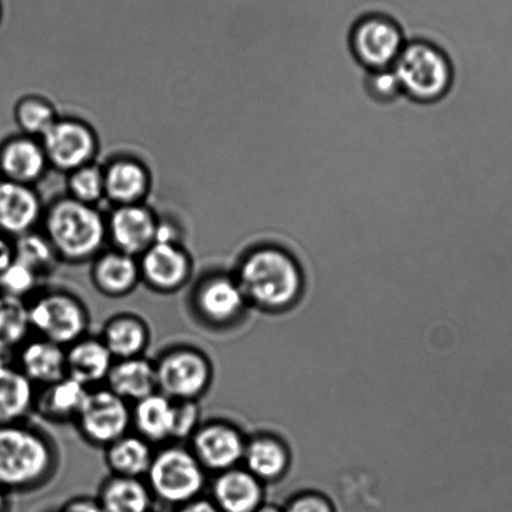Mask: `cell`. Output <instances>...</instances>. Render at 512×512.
Wrapping results in <instances>:
<instances>
[{
  "instance_id": "1",
  "label": "cell",
  "mask_w": 512,
  "mask_h": 512,
  "mask_svg": "<svg viewBox=\"0 0 512 512\" xmlns=\"http://www.w3.org/2000/svg\"><path fill=\"white\" fill-rule=\"evenodd\" d=\"M235 277L247 302L263 310H285L301 296L300 263L278 246H260L246 253Z\"/></svg>"
},
{
  "instance_id": "2",
  "label": "cell",
  "mask_w": 512,
  "mask_h": 512,
  "mask_svg": "<svg viewBox=\"0 0 512 512\" xmlns=\"http://www.w3.org/2000/svg\"><path fill=\"white\" fill-rule=\"evenodd\" d=\"M58 455L52 441L26 422L0 425V487L21 492L51 479Z\"/></svg>"
},
{
  "instance_id": "3",
  "label": "cell",
  "mask_w": 512,
  "mask_h": 512,
  "mask_svg": "<svg viewBox=\"0 0 512 512\" xmlns=\"http://www.w3.org/2000/svg\"><path fill=\"white\" fill-rule=\"evenodd\" d=\"M44 226L59 260L83 263L96 258L107 240V221L96 207L71 197L54 202Z\"/></svg>"
},
{
  "instance_id": "4",
  "label": "cell",
  "mask_w": 512,
  "mask_h": 512,
  "mask_svg": "<svg viewBox=\"0 0 512 512\" xmlns=\"http://www.w3.org/2000/svg\"><path fill=\"white\" fill-rule=\"evenodd\" d=\"M402 94L420 103L439 101L450 91L452 66L442 49L427 41L406 43L395 63Z\"/></svg>"
},
{
  "instance_id": "5",
  "label": "cell",
  "mask_w": 512,
  "mask_h": 512,
  "mask_svg": "<svg viewBox=\"0 0 512 512\" xmlns=\"http://www.w3.org/2000/svg\"><path fill=\"white\" fill-rule=\"evenodd\" d=\"M144 479L154 499L182 506L201 496L207 484V472L190 449L172 445L154 452Z\"/></svg>"
},
{
  "instance_id": "6",
  "label": "cell",
  "mask_w": 512,
  "mask_h": 512,
  "mask_svg": "<svg viewBox=\"0 0 512 512\" xmlns=\"http://www.w3.org/2000/svg\"><path fill=\"white\" fill-rule=\"evenodd\" d=\"M31 331L59 346L68 347L87 336L89 315L86 306L72 293L53 290L27 301Z\"/></svg>"
},
{
  "instance_id": "7",
  "label": "cell",
  "mask_w": 512,
  "mask_h": 512,
  "mask_svg": "<svg viewBox=\"0 0 512 512\" xmlns=\"http://www.w3.org/2000/svg\"><path fill=\"white\" fill-rule=\"evenodd\" d=\"M158 392L172 401H198L210 389L213 367L202 351L180 346L154 362Z\"/></svg>"
},
{
  "instance_id": "8",
  "label": "cell",
  "mask_w": 512,
  "mask_h": 512,
  "mask_svg": "<svg viewBox=\"0 0 512 512\" xmlns=\"http://www.w3.org/2000/svg\"><path fill=\"white\" fill-rule=\"evenodd\" d=\"M352 54L369 72L392 69L406 46L399 23L385 14L362 17L351 29Z\"/></svg>"
},
{
  "instance_id": "9",
  "label": "cell",
  "mask_w": 512,
  "mask_h": 512,
  "mask_svg": "<svg viewBox=\"0 0 512 512\" xmlns=\"http://www.w3.org/2000/svg\"><path fill=\"white\" fill-rule=\"evenodd\" d=\"M74 422L89 444L106 447L129 434L132 409L108 387H96L88 391Z\"/></svg>"
},
{
  "instance_id": "10",
  "label": "cell",
  "mask_w": 512,
  "mask_h": 512,
  "mask_svg": "<svg viewBox=\"0 0 512 512\" xmlns=\"http://www.w3.org/2000/svg\"><path fill=\"white\" fill-rule=\"evenodd\" d=\"M41 143L49 166L67 173L93 163L98 151L96 133L74 118H58Z\"/></svg>"
},
{
  "instance_id": "11",
  "label": "cell",
  "mask_w": 512,
  "mask_h": 512,
  "mask_svg": "<svg viewBox=\"0 0 512 512\" xmlns=\"http://www.w3.org/2000/svg\"><path fill=\"white\" fill-rule=\"evenodd\" d=\"M190 441V450L203 469L216 475L238 467L247 444L242 432L225 421L201 424Z\"/></svg>"
},
{
  "instance_id": "12",
  "label": "cell",
  "mask_w": 512,
  "mask_h": 512,
  "mask_svg": "<svg viewBox=\"0 0 512 512\" xmlns=\"http://www.w3.org/2000/svg\"><path fill=\"white\" fill-rule=\"evenodd\" d=\"M247 298L236 277L208 276L196 288L193 306L203 322L215 327H226L240 320L247 306Z\"/></svg>"
},
{
  "instance_id": "13",
  "label": "cell",
  "mask_w": 512,
  "mask_h": 512,
  "mask_svg": "<svg viewBox=\"0 0 512 512\" xmlns=\"http://www.w3.org/2000/svg\"><path fill=\"white\" fill-rule=\"evenodd\" d=\"M138 263L141 281L158 293L180 291L192 275L191 257L178 243H153Z\"/></svg>"
},
{
  "instance_id": "14",
  "label": "cell",
  "mask_w": 512,
  "mask_h": 512,
  "mask_svg": "<svg viewBox=\"0 0 512 512\" xmlns=\"http://www.w3.org/2000/svg\"><path fill=\"white\" fill-rule=\"evenodd\" d=\"M157 217L142 203L117 206L107 220V237L114 250L138 258L154 243Z\"/></svg>"
},
{
  "instance_id": "15",
  "label": "cell",
  "mask_w": 512,
  "mask_h": 512,
  "mask_svg": "<svg viewBox=\"0 0 512 512\" xmlns=\"http://www.w3.org/2000/svg\"><path fill=\"white\" fill-rule=\"evenodd\" d=\"M42 216V201L32 186L0 177V233L17 240L32 232Z\"/></svg>"
},
{
  "instance_id": "16",
  "label": "cell",
  "mask_w": 512,
  "mask_h": 512,
  "mask_svg": "<svg viewBox=\"0 0 512 512\" xmlns=\"http://www.w3.org/2000/svg\"><path fill=\"white\" fill-rule=\"evenodd\" d=\"M49 162L41 139L19 134L0 143V177L33 186L46 175Z\"/></svg>"
},
{
  "instance_id": "17",
  "label": "cell",
  "mask_w": 512,
  "mask_h": 512,
  "mask_svg": "<svg viewBox=\"0 0 512 512\" xmlns=\"http://www.w3.org/2000/svg\"><path fill=\"white\" fill-rule=\"evenodd\" d=\"M16 355L18 369L34 386L52 385L67 377L66 347L46 338H28Z\"/></svg>"
},
{
  "instance_id": "18",
  "label": "cell",
  "mask_w": 512,
  "mask_h": 512,
  "mask_svg": "<svg viewBox=\"0 0 512 512\" xmlns=\"http://www.w3.org/2000/svg\"><path fill=\"white\" fill-rule=\"evenodd\" d=\"M211 492L221 512H255L263 504L262 482L240 466L217 474Z\"/></svg>"
},
{
  "instance_id": "19",
  "label": "cell",
  "mask_w": 512,
  "mask_h": 512,
  "mask_svg": "<svg viewBox=\"0 0 512 512\" xmlns=\"http://www.w3.org/2000/svg\"><path fill=\"white\" fill-rule=\"evenodd\" d=\"M92 282L107 297H124L136 290L141 281L138 258L117 250L99 253L94 258Z\"/></svg>"
},
{
  "instance_id": "20",
  "label": "cell",
  "mask_w": 512,
  "mask_h": 512,
  "mask_svg": "<svg viewBox=\"0 0 512 512\" xmlns=\"http://www.w3.org/2000/svg\"><path fill=\"white\" fill-rule=\"evenodd\" d=\"M114 361L99 337L84 336L66 347L67 377L87 389L106 382Z\"/></svg>"
},
{
  "instance_id": "21",
  "label": "cell",
  "mask_w": 512,
  "mask_h": 512,
  "mask_svg": "<svg viewBox=\"0 0 512 512\" xmlns=\"http://www.w3.org/2000/svg\"><path fill=\"white\" fill-rule=\"evenodd\" d=\"M104 192L117 206L142 203L151 188L148 169L137 159H114L103 168Z\"/></svg>"
},
{
  "instance_id": "22",
  "label": "cell",
  "mask_w": 512,
  "mask_h": 512,
  "mask_svg": "<svg viewBox=\"0 0 512 512\" xmlns=\"http://www.w3.org/2000/svg\"><path fill=\"white\" fill-rule=\"evenodd\" d=\"M106 384L109 390L128 404H136L158 392L156 364L144 356L116 360Z\"/></svg>"
},
{
  "instance_id": "23",
  "label": "cell",
  "mask_w": 512,
  "mask_h": 512,
  "mask_svg": "<svg viewBox=\"0 0 512 512\" xmlns=\"http://www.w3.org/2000/svg\"><path fill=\"white\" fill-rule=\"evenodd\" d=\"M36 394V386L13 360H0V425L26 420L34 410Z\"/></svg>"
},
{
  "instance_id": "24",
  "label": "cell",
  "mask_w": 512,
  "mask_h": 512,
  "mask_svg": "<svg viewBox=\"0 0 512 512\" xmlns=\"http://www.w3.org/2000/svg\"><path fill=\"white\" fill-rule=\"evenodd\" d=\"M99 338L114 360H126L143 356L151 341V332L141 317L122 313L109 318Z\"/></svg>"
},
{
  "instance_id": "25",
  "label": "cell",
  "mask_w": 512,
  "mask_h": 512,
  "mask_svg": "<svg viewBox=\"0 0 512 512\" xmlns=\"http://www.w3.org/2000/svg\"><path fill=\"white\" fill-rule=\"evenodd\" d=\"M89 390L71 377H66L52 385L43 386L42 391L37 392L34 410L48 421H74Z\"/></svg>"
},
{
  "instance_id": "26",
  "label": "cell",
  "mask_w": 512,
  "mask_h": 512,
  "mask_svg": "<svg viewBox=\"0 0 512 512\" xmlns=\"http://www.w3.org/2000/svg\"><path fill=\"white\" fill-rule=\"evenodd\" d=\"M173 410L175 401L169 400L161 392H154L133 404L132 427L149 444H163L172 440Z\"/></svg>"
},
{
  "instance_id": "27",
  "label": "cell",
  "mask_w": 512,
  "mask_h": 512,
  "mask_svg": "<svg viewBox=\"0 0 512 512\" xmlns=\"http://www.w3.org/2000/svg\"><path fill=\"white\" fill-rule=\"evenodd\" d=\"M104 461L112 476L143 479L151 467L154 451L137 434H127L104 447Z\"/></svg>"
},
{
  "instance_id": "28",
  "label": "cell",
  "mask_w": 512,
  "mask_h": 512,
  "mask_svg": "<svg viewBox=\"0 0 512 512\" xmlns=\"http://www.w3.org/2000/svg\"><path fill=\"white\" fill-rule=\"evenodd\" d=\"M154 497L147 482L132 477H108L99 491L104 512H151Z\"/></svg>"
},
{
  "instance_id": "29",
  "label": "cell",
  "mask_w": 512,
  "mask_h": 512,
  "mask_svg": "<svg viewBox=\"0 0 512 512\" xmlns=\"http://www.w3.org/2000/svg\"><path fill=\"white\" fill-rule=\"evenodd\" d=\"M245 469L261 482L280 479L285 474L290 456L286 446L276 437L261 435L247 441L243 455Z\"/></svg>"
},
{
  "instance_id": "30",
  "label": "cell",
  "mask_w": 512,
  "mask_h": 512,
  "mask_svg": "<svg viewBox=\"0 0 512 512\" xmlns=\"http://www.w3.org/2000/svg\"><path fill=\"white\" fill-rule=\"evenodd\" d=\"M31 332L27 301L0 292V360H12Z\"/></svg>"
},
{
  "instance_id": "31",
  "label": "cell",
  "mask_w": 512,
  "mask_h": 512,
  "mask_svg": "<svg viewBox=\"0 0 512 512\" xmlns=\"http://www.w3.org/2000/svg\"><path fill=\"white\" fill-rule=\"evenodd\" d=\"M18 127L26 136L41 139L58 121L56 109L41 97H24L14 109Z\"/></svg>"
},
{
  "instance_id": "32",
  "label": "cell",
  "mask_w": 512,
  "mask_h": 512,
  "mask_svg": "<svg viewBox=\"0 0 512 512\" xmlns=\"http://www.w3.org/2000/svg\"><path fill=\"white\" fill-rule=\"evenodd\" d=\"M14 247L16 260L32 268L39 276L51 271L59 260L47 236L33 231L14 240Z\"/></svg>"
},
{
  "instance_id": "33",
  "label": "cell",
  "mask_w": 512,
  "mask_h": 512,
  "mask_svg": "<svg viewBox=\"0 0 512 512\" xmlns=\"http://www.w3.org/2000/svg\"><path fill=\"white\" fill-rule=\"evenodd\" d=\"M68 175V197L73 200L94 206L106 197L103 168L91 163Z\"/></svg>"
},
{
  "instance_id": "34",
  "label": "cell",
  "mask_w": 512,
  "mask_h": 512,
  "mask_svg": "<svg viewBox=\"0 0 512 512\" xmlns=\"http://www.w3.org/2000/svg\"><path fill=\"white\" fill-rule=\"evenodd\" d=\"M38 273L24 263L14 260L6 271L0 273V292L18 300L27 298L36 290L39 280Z\"/></svg>"
},
{
  "instance_id": "35",
  "label": "cell",
  "mask_w": 512,
  "mask_h": 512,
  "mask_svg": "<svg viewBox=\"0 0 512 512\" xmlns=\"http://www.w3.org/2000/svg\"><path fill=\"white\" fill-rule=\"evenodd\" d=\"M201 407L198 401H175L172 440H190L201 426Z\"/></svg>"
},
{
  "instance_id": "36",
  "label": "cell",
  "mask_w": 512,
  "mask_h": 512,
  "mask_svg": "<svg viewBox=\"0 0 512 512\" xmlns=\"http://www.w3.org/2000/svg\"><path fill=\"white\" fill-rule=\"evenodd\" d=\"M370 96L380 102H391L401 96L402 89L394 69L370 72L366 81Z\"/></svg>"
},
{
  "instance_id": "37",
  "label": "cell",
  "mask_w": 512,
  "mask_h": 512,
  "mask_svg": "<svg viewBox=\"0 0 512 512\" xmlns=\"http://www.w3.org/2000/svg\"><path fill=\"white\" fill-rule=\"evenodd\" d=\"M283 512H335L331 502L318 494H303L293 499Z\"/></svg>"
},
{
  "instance_id": "38",
  "label": "cell",
  "mask_w": 512,
  "mask_h": 512,
  "mask_svg": "<svg viewBox=\"0 0 512 512\" xmlns=\"http://www.w3.org/2000/svg\"><path fill=\"white\" fill-rule=\"evenodd\" d=\"M61 512H104L98 499L93 497L81 496L76 499L69 500L62 507Z\"/></svg>"
},
{
  "instance_id": "39",
  "label": "cell",
  "mask_w": 512,
  "mask_h": 512,
  "mask_svg": "<svg viewBox=\"0 0 512 512\" xmlns=\"http://www.w3.org/2000/svg\"><path fill=\"white\" fill-rule=\"evenodd\" d=\"M16 260V247L11 237L0 233V273L6 271Z\"/></svg>"
},
{
  "instance_id": "40",
  "label": "cell",
  "mask_w": 512,
  "mask_h": 512,
  "mask_svg": "<svg viewBox=\"0 0 512 512\" xmlns=\"http://www.w3.org/2000/svg\"><path fill=\"white\" fill-rule=\"evenodd\" d=\"M154 243H178V231L171 222L158 221Z\"/></svg>"
},
{
  "instance_id": "41",
  "label": "cell",
  "mask_w": 512,
  "mask_h": 512,
  "mask_svg": "<svg viewBox=\"0 0 512 512\" xmlns=\"http://www.w3.org/2000/svg\"><path fill=\"white\" fill-rule=\"evenodd\" d=\"M178 512H221L216 506L215 502L206 497H197V499L187 502V504L180 506Z\"/></svg>"
},
{
  "instance_id": "42",
  "label": "cell",
  "mask_w": 512,
  "mask_h": 512,
  "mask_svg": "<svg viewBox=\"0 0 512 512\" xmlns=\"http://www.w3.org/2000/svg\"><path fill=\"white\" fill-rule=\"evenodd\" d=\"M9 509V501H8V492L4 491L2 487H0V512H8Z\"/></svg>"
},
{
  "instance_id": "43",
  "label": "cell",
  "mask_w": 512,
  "mask_h": 512,
  "mask_svg": "<svg viewBox=\"0 0 512 512\" xmlns=\"http://www.w3.org/2000/svg\"><path fill=\"white\" fill-rule=\"evenodd\" d=\"M255 512H283V510L276 505L262 504Z\"/></svg>"
},
{
  "instance_id": "44",
  "label": "cell",
  "mask_w": 512,
  "mask_h": 512,
  "mask_svg": "<svg viewBox=\"0 0 512 512\" xmlns=\"http://www.w3.org/2000/svg\"><path fill=\"white\" fill-rule=\"evenodd\" d=\"M3 16V6H2V0H0V21H2Z\"/></svg>"
}]
</instances>
